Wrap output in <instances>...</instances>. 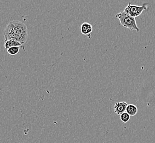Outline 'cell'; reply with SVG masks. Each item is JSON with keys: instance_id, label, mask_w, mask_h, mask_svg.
Here are the masks:
<instances>
[{"instance_id": "4", "label": "cell", "mask_w": 155, "mask_h": 143, "mask_svg": "<svg viewBox=\"0 0 155 143\" xmlns=\"http://www.w3.org/2000/svg\"><path fill=\"white\" fill-rule=\"evenodd\" d=\"M127 106H128V104L124 101L119 102L115 103L114 107L115 113L118 115H120L122 113H124Z\"/></svg>"}, {"instance_id": "8", "label": "cell", "mask_w": 155, "mask_h": 143, "mask_svg": "<svg viewBox=\"0 0 155 143\" xmlns=\"http://www.w3.org/2000/svg\"><path fill=\"white\" fill-rule=\"evenodd\" d=\"M21 48V46H15L12 48H9L7 50V52L10 55H15L18 54Z\"/></svg>"}, {"instance_id": "2", "label": "cell", "mask_w": 155, "mask_h": 143, "mask_svg": "<svg viewBox=\"0 0 155 143\" xmlns=\"http://www.w3.org/2000/svg\"><path fill=\"white\" fill-rule=\"evenodd\" d=\"M116 17L119 19L120 23L123 27L128 28L130 30H135L137 32L140 31L139 28L137 26L135 18L128 15L124 11L118 13Z\"/></svg>"}, {"instance_id": "5", "label": "cell", "mask_w": 155, "mask_h": 143, "mask_svg": "<svg viewBox=\"0 0 155 143\" xmlns=\"http://www.w3.org/2000/svg\"><path fill=\"white\" fill-rule=\"evenodd\" d=\"M93 26L91 24L87 22H84L81 27V33L83 35H89L93 32Z\"/></svg>"}, {"instance_id": "7", "label": "cell", "mask_w": 155, "mask_h": 143, "mask_svg": "<svg viewBox=\"0 0 155 143\" xmlns=\"http://www.w3.org/2000/svg\"><path fill=\"white\" fill-rule=\"evenodd\" d=\"M21 44L19 43L18 42H15L12 40H7L5 42V48L7 50H8L9 48L15 47V46H21Z\"/></svg>"}, {"instance_id": "1", "label": "cell", "mask_w": 155, "mask_h": 143, "mask_svg": "<svg viewBox=\"0 0 155 143\" xmlns=\"http://www.w3.org/2000/svg\"><path fill=\"white\" fill-rule=\"evenodd\" d=\"M4 36L5 41L12 40L23 45L28 36L27 26L20 21H11L6 26Z\"/></svg>"}, {"instance_id": "9", "label": "cell", "mask_w": 155, "mask_h": 143, "mask_svg": "<svg viewBox=\"0 0 155 143\" xmlns=\"http://www.w3.org/2000/svg\"><path fill=\"white\" fill-rule=\"evenodd\" d=\"M130 116L128 113L125 112L124 113H122L120 115V118L121 121L123 123H127L130 120Z\"/></svg>"}, {"instance_id": "6", "label": "cell", "mask_w": 155, "mask_h": 143, "mask_svg": "<svg viewBox=\"0 0 155 143\" xmlns=\"http://www.w3.org/2000/svg\"><path fill=\"white\" fill-rule=\"evenodd\" d=\"M137 107L133 104L128 105L126 108V112L130 115V116H134L137 113Z\"/></svg>"}, {"instance_id": "3", "label": "cell", "mask_w": 155, "mask_h": 143, "mask_svg": "<svg viewBox=\"0 0 155 143\" xmlns=\"http://www.w3.org/2000/svg\"><path fill=\"white\" fill-rule=\"evenodd\" d=\"M147 7V3H143L141 6L132 5L131 3H129L128 6L124 8V11L128 15L133 18L137 17L143 13L144 10H146Z\"/></svg>"}]
</instances>
